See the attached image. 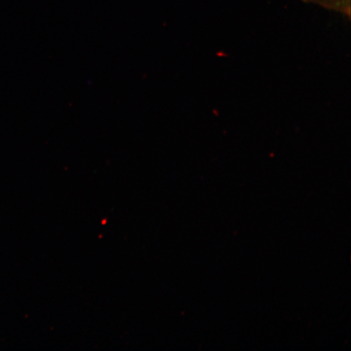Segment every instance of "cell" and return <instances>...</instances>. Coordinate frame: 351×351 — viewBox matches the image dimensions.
<instances>
[{"label": "cell", "instance_id": "1", "mask_svg": "<svg viewBox=\"0 0 351 351\" xmlns=\"http://www.w3.org/2000/svg\"><path fill=\"white\" fill-rule=\"evenodd\" d=\"M302 1L315 4L326 10L341 13L348 19L350 17V0H302Z\"/></svg>", "mask_w": 351, "mask_h": 351}]
</instances>
